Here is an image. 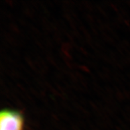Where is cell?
Instances as JSON below:
<instances>
[{
  "label": "cell",
  "instance_id": "1",
  "mask_svg": "<svg viewBox=\"0 0 130 130\" xmlns=\"http://www.w3.org/2000/svg\"><path fill=\"white\" fill-rule=\"evenodd\" d=\"M24 118L20 111L5 108L0 112V130H23Z\"/></svg>",
  "mask_w": 130,
  "mask_h": 130
}]
</instances>
